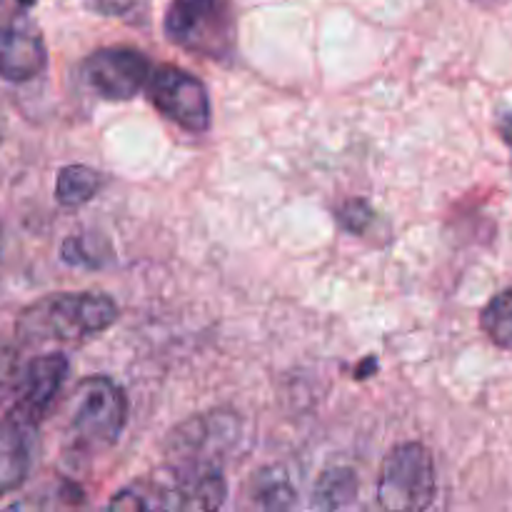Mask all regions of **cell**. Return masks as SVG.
Listing matches in <instances>:
<instances>
[{
    "label": "cell",
    "mask_w": 512,
    "mask_h": 512,
    "mask_svg": "<svg viewBox=\"0 0 512 512\" xmlns=\"http://www.w3.org/2000/svg\"><path fill=\"white\" fill-rule=\"evenodd\" d=\"M118 320V305L103 293H55L23 310L15 333L23 343H83Z\"/></svg>",
    "instance_id": "cell-1"
},
{
    "label": "cell",
    "mask_w": 512,
    "mask_h": 512,
    "mask_svg": "<svg viewBox=\"0 0 512 512\" xmlns=\"http://www.w3.org/2000/svg\"><path fill=\"white\" fill-rule=\"evenodd\" d=\"M128 398L123 388L103 375L83 378L70 398L65 448L75 460H93L118 445L128 425Z\"/></svg>",
    "instance_id": "cell-2"
},
{
    "label": "cell",
    "mask_w": 512,
    "mask_h": 512,
    "mask_svg": "<svg viewBox=\"0 0 512 512\" xmlns=\"http://www.w3.org/2000/svg\"><path fill=\"white\" fill-rule=\"evenodd\" d=\"M163 28L170 43L203 58L228 60L235 50L230 0H170Z\"/></svg>",
    "instance_id": "cell-3"
},
{
    "label": "cell",
    "mask_w": 512,
    "mask_h": 512,
    "mask_svg": "<svg viewBox=\"0 0 512 512\" xmlns=\"http://www.w3.org/2000/svg\"><path fill=\"white\" fill-rule=\"evenodd\" d=\"M240 423L230 413H205L185 420L170 433L168 465L170 475L203 473V470H223L225 455L238 443Z\"/></svg>",
    "instance_id": "cell-4"
},
{
    "label": "cell",
    "mask_w": 512,
    "mask_h": 512,
    "mask_svg": "<svg viewBox=\"0 0 512 512\" xmlns=\"http://www.w3.org/2000/svg\"><path fill=\"white\" fill-rule=\"evenodd\" d=\"M435 490L438 478L430 450L420 443L395 445L380 468V505L395 512L428 510L435 500Z\"/></svg>",
    "instance_id": "cell-5"
},
{
    "label": "cell",
    "mask_w": 512,
    "mask_h": 512,
    "mask_svg": "<svg viewBox=\"0 0 512 512\" xmlns=\"http://www.w3.org/2000/svg\"><path fill=\"white\" fill-rule=\"evenodd\" d=\"M150 103L188 133H205L213 123V105L203 80L175 65L153 68L148 80Z\"/></svg>",
    "instance_id": "cell-6"
},
{
    "label": "cell",
    "mask_w": 512,
    "mask_h": 512,
    "mask_svg": "<svg viewBox=\"0 0 512 512\" xmlns=\"http://www.w3.org/2000/svg\"><path fill=\"white\" fill-rule=\"evenodd\" d=\"M83 80L105 100H130L148 85L153 63L135 48H100L83 60Z\"/></svg>",
    "instance_id": "cell-7"
},
{
    "label": "cell",
    "mask_w": 512,
    "mask_h": 512,
    "mask_svg": "<svg viewBox=\"0 0 512 512\" xmlns=\"http://www.w3.org/2000/svg\"><path fill=\"white\" fill-rule=\"evenodd\" d=\"M70 373V363L63 353H48L30 360L23 370V378L15 383V405L10 410V418L18 423L35 428L48 418L55 398L63 390L65 378Z\"/></svg>",
    "instance_id": "cell-8"
},
{
    "label": "cell",
    "mask_w": 512,
    "mask_h": 512,
    "mask_svg": "<svg viewBox=\"0 0 512 512\" xmlns=\"http://www.w3.org/2000/svg\"><path fill=\"white\" fill-rule=\"evenodd\" d=\"M48 65L43 35L25 15L0 18V78L28 83Z\"/></svg>",
    "instance_id": "cell-9"
},
{
    "label": "cell",
    "mask_w": 512,
    "mask_h": 512,
    "mask_svg": "<svg viewBox=\"0 0 512 512\" xmlns=\"http://www.w3.org/2000/svg\"><path fill=\"white\" fill-rule=\"evenodd\" d=\"M28 425L15 418L0 420V498L25 483L33 465V445H30Z\"/></svg>",
    "instance_id": "cell-10"
},
{
    "label": "cell",
    "mask_w": 512,
    "mask_h": 512,
    "mask_svg": "<svg viewBox=\"0 0 512 512\" xmlns=\"http://www.w3.org/2000/svg\"><path fill=\"white\" fill-rule=\"evenodd\" d=\"M103 183V175L90 165H68L55 180V200L63 208H80L100 193Z\"/></svg>",
    "instance_id": "cell-11"
},
{
    "label": "cell",
    "mask_w": 512,
    "mask_h": 512,
    "mask_svg": "<svg viewBox=\"0 0 512 512\" xmlns=\"http://www.w3.org/2000/svg\"><path fill=\"white\" fill-rule=\"evenodd\" d=\"M358 498V475L350 468H330L320 475L313 490V508L340 510Z\"/></svg>",
    "instance_id": "cell-12"
},
{
    "label": "cell",
    "mask_w": 512,
    "mask_h": 512,
    "mask_svg": "<svg viewBox=\"0 0 512 512\" xmlns=\"http://www.w3.org/2000/svg\"><path fill=\"white\" fill-rule=\"evenodd\" d=\"M110 510H175V495L170 485L160 483H135L123 488L108 503Z\"/></svg>",
    "instance_id": "cell-13"
},
{
    "label": "cell",
    "mask_w": 512,
    "mask_h": 512,
    "mask_svg": "<svg viewBox=\"0 0 512 512\" xmlns=\"http://www.w3.org/2000/svg\"><path fill=\"white\" fill-rule=\"evenodd\" d=\"M480 328L500 350H512V288L500 290L480 313Z\"/></svg>",
    "instance_id": "cell-14"
},
{
    "label": "cell",
    "mask_w": 512,
    "mask_h": 512,
    "mask_svg": "<svg viewBox=\"0 0 512 512\" xmlns=\"http://www.w3.org/2000/svg\"><path fill=\"white\" fill-rule=\"evenodd\" d=\"M63 260L80 268H103L110 260V245L100 235H73L63 243Z\"/></svg>",
    "instance_id": "cell-15"
},
{
    "label": "cell",
    "mask_w": 512,
    "mask_h": 512,
    "mask_svg": "<svg viewBox=\"0 0 512 512\" xmlns=\"http://www.w3.org/2000/svg\"><path fill=\"white\" fill-rule=\"evenodd\" d=\"M255 505L265 510H288L295 505V490L290 488L288 478L275 470H265L253 488Z\"/></svg>",
    "instance_id": "cell-16"
},
{
    "label": "cell",
    "mask_w": 512,
    "mask_h": 512,
    "mask_svg": "<svg viewBox=\"0 0 512 512\" xmlns=\"http://www.w3.org/2000/svg\"><path fill=\"white\" fill-rule=\"evenodd\" d=\"M373 215H375L373 208H370L365 200L353 198V200H348L345 205H340L338 213H335V218H338L340 228H345L348 233H363V230L373 223Z\"/></svg>",
    "instance_id": "cell-17"
},
{
    "label": "cell",
    "mask_w": 512,
    "mask_h": 512,
    "mask_svg": "<svg viewBox=\"0 0 512 512\" xmlns=\"http://www.w3.org/2000/svg\"><path fill=\"white\" fill-rule=\"evenodd\" d=\"M100 15H113V18H128L143 5V0H90Z\"/></svg>",
    "instance_id": "cell-18"
},
{
    "label": "cell",
    "mask_w": 512,
    "mask_h": 512,
    "mask_svg": "<svg viewBox=\"0 0 512 512\" xmlns=\"http://www.w3.org/2000/svg\"><path fill=\"white\" fill-rule=\"evenodd\" d=\"M15 373H18V363L10 353H0V398L13 388L18 380H15Z\"/></svg>",
    "instance_id": "cell-19"
},
{
    "label": "cell",
    "mask_w": 512,
    "mask_h": 512,
    "mask_svg": "<svg viewBox=\"0 0 512 512\" xmlns=\"http://www.w3.org/2000/svg\"><path fill=\"white\" fill-rule=\"evenodd\" d=\"M498 133L500 138H503V143L512 150V113H500ZM510 168H512V153H510Z\"/></svg>",
    "instance_id": "cell-20"
},
{
    "label": "cell",
    "mask_w": 512,
    "mask_h": 512,
    "mask_svg": "<svg viewBox=\"0 0 512 512\" xmlns=\"http://www.w3.org/2000/svg\"><path fill=\"white\" fill-rule=\"evenodd\" d=\"M33 3H35V0H20V5H23V8H30Z\"/></svg>",
    "instance_id": "cell-21"
},
{
    "label": "cell",
    "mask_w": 512,
    "mask_h": 512,
    "mask_svg": "<svg viewBox=\"0 0 512 512\" xmlns=\"http://www.w3.org/2000/svg\"><path fill=\"white\" fill-rule=\"evenodd\" d=\"M475 3H493V0H475Z\"/></svg>",
    "instance_id": "cell-22"
}]
</instances>
